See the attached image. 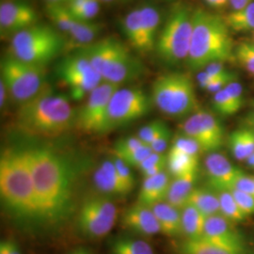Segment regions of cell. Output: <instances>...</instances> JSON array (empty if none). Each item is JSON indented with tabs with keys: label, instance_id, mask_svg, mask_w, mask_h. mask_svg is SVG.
Returning a JSON list of instances; mask_svg holds the SVG:
<instances>
[{
	"label": "cell",
	"instance_id": "obj_55",
	"mask_svg": "<svg viewBox=\"0 0 254 254\" xmlns=\"http://www.w3.org/2000/svg\"><path fill=\"white\" fill-rule=\"evenodd\" d=\"M245 126L246 127H250L254 133V121H252L250 119L245 118Z\"/></svg>",
	"mask_w": 254,
	"mask_h": 254
},
{
	"label": "cell",
	"instance_id": "obj_41",
	"mask_svg": "<svg viewBox=\"0 0 254 254\" xmlns=\"http://www.w3.org/2000/svg\"><path fill=\"white\" fill-rule=\"evenodd\" d=\"M99 3V0H87L80 9L72 14L74 18L79 21H92L100 10Z\"/></svg>",
	"mask_w": 254,
	"mask_h": 254
},
{
	"label": "cell",
	"instance_id": "obj_39",
	"mask_svg": "<svg viewBox=\"0 0 254 254\" xmlns=\"http://www.w3.org/2000/svg\"><path fill=\"white\" fill-rule=\"evenodd\" d=\"M146 145L137 136H129L118 140L113 147V154L115 157L121 158L136 149Z\"/></svg>",
	"mask_w": 254,
	"mask_h": 254
},
{
	"label": "cell",
	"instance_id": "obj_60",
	"mask_svg": "<svg viewBox=\"0 0 254 254\" xmlns=\"http://www.w3.org/2000/svg\"><path fill=\"white\" fill-rule=\"evenodd\" d=\"M100 2H103V3H112L113 1H115V0H99Z\"/></svg>",
	"mask_w": 254,
	"mask_h": 254
},
{
	"label": "cell",
	"instance_id": "obj_51",
	"mask_svg": "<svg viewBox=\"0 0 254 254\" xmlns=\"http://www.w3.org/2000/svg\"><path fill=\"white\" fill-rule=\"evenodd\" d=\"M205 4L213 9H222L228 4H230V0H203Z\"/></svg>",
	"mask_w": 254,
	"mask_h": 254
},
{
	"label": "cell",
	"instance_id": "obj_13",
	"mask_svg": "<svg viewBox=\"0 0 254 254\" xmlns=\"http://www.w3.org/2000/svg\"><path fill=\"white\" fill-rule=\"evenodd\" d=\"M154 103L151 95L138 87L118 88L109 106V131L148 115Z\"/></svg>",
	"mask_w": 254,
	"mask_h": 254
},
{
	"label": "cell",
	"instance_id": "obj_1",
	"mask_svg": "<svg viewBox=\"0 0 254 254\" xmlns=\"http://www.w3.org/2000/svg\"><path fill=\"white\" fill-rule=\"evenodd\" d=\"M34 179L40 223L58 225L73 210L75 171L71 160L46 145L27 148Z\"/></svg>",
	"mask_w": 254,
	"mask_h": 254
},
{
	"label": "cell",
	"instance_id": "obj_17",
	"mask_svg": "<svg viewBox=\"0 0 254 254\" xmlns=\"http://www.w3.org/2000/svg\"><path fill=\"white\" fill-rule=\"evenodd\" d=\"M201 238L238 252H246L245 240L234 223L221 215L208 217Z\"/></svg>",
	"mask_w": 254,
	"mask_h": 254
},
{
	"label": "cell",
	"instance_id": "obj_18",
	"mask_svg": "<svg viewBox=\"0 0 254 254\" xmlns=\"http://www.w3.org/2000/svg\"><path fill=\"white\" fill-rule=\"evenodd\" d=\"M121 225L137 235L151 236L160 233V226L152 207L139 202L128 207L123 213Z\"/></svg>",
	"mask_w": 254,
	"mask_h": 254
},
{
	"label": "cell",
	"instance_id": "obj_28",
	"mask_svg": "<svg viewBox=\"0 0 254 254\" xmlns=\"http://www.w3.org/2000/svg\"><path fill=\"white\" fill-rule=\"evenodd\" d=\"M167 168L168 173L173 178L181 177L191 173H198L199 169V156L190 154L170 152L167 155Z\"/></svg>",
	"mask_w": 254,
	"mask_h": 254
},
{
	"label": "cell",
	"instance_id": "obj_57",
	"mask_svg": "<svg viewBox=\"0 0 254 254\" xmlns=\"http://www.w3.org/2000/svg\"><path fill=\"white\" fill-rule=\"evenodd\" d=\"M0 254H7V251H6V247L3 241H1L0 243Z\"/></svg>",
	"mask_w": 254,
	"mask_h": 254
},
{
	"label": "cell",
	"instance_id": "obj_33",
	"mask_svg": "<svg viewBox=\"0 0 254 254\" xmlns=\"http://www.w3.org/2000/svg\"><path fill=\"white\" fill-rule=\"evenodd\" d=\"M103 26L93 21H79L77 20L72 32L68 35L70 40L79 46L78 48L88 46L95 38L100 34Z\"/></svg>",
	"mask_w": 254,
	"mask_h": 254
},
{
	"label": "cell",
	"instance_id": "obj_9",
	"mask_svg": "<svg viewBox=\"0 0 254 254\" xmlns=\"http://www.w3.org/2000/svg\"><path fill=\"white\" fill-rule=\"evenodd\" d=\"M0 74L9 97L19 106L34 98L47 86L45 66L24 63L9 53L1 59Z\"/></svg>",
	"mask_w": 254,
	"mask_h": 254
},
{
	"label": "cell",
	"instance_id": "obj_45",
	"mask_svg": "<svg viewBox=\"0 0 254 254\" xmlns=\"http://www.w3.org/2000/svg\"><path fill=\"white\" fill-rule=\"evenodd\" d=\"M167 161H168L167 155L153 152L142 163L138 166V169H139L140 173H145L148 170L153 169V168L157 167V166L167 167Z\"/></svg>",
	"mask_w": 254,
	"mask_h": 254
},
{
	"label": "cell",
	"instance_id": "obj_47",
	"mask_svg": "<svg viewBox=\"0 0 254 254\" xmlns=\"http://www.w3.org/2000/svg\"><path fill=\"white\" fill-rule=\"evenodd\" d=\"M172 138V131L169 128L168 130H166L163 132L160 136H158L154 142L150 145L152 148L153 152L154 153H158V154H164V152L168 149L169 143L171 141Z\"/></svg>",
	"mask_w": 254,
	"mask_h": 254
},
{
	"label": "cell",
	"instance_id": "obj_53",
	"mask_svg": "<svg viewBox=\"0 0 254 254\" xmlns=\"http://www.w3.org/2000/svg\"><path fill=\"white\" fill-rule=\"evenodd\" d=\"M254 2V0H230V5L232 6V9H238L244 8Z\"/></svg>",
	"mask_w": 254,
	"mask_h": 254
},
{
	"label": "cell",
	"instance_id": "obj_6",
	"mask_svg": "<svg viewBox=\"0 0 254 254\" xmlns=\"http://www.w3.org/2000/svg\"><path fill=\"white\" fill-rule=\"evenodd\" d=\"M194 9L187 3L173 5L156 41L154 52L168 65L187 63L193 33Z\"/></svg>",
	"mask_w": 254,
	"mask_h": 254
},
{
	"label": "cell",
	"instance_id": "obj_7",
	"mask_svg": "<svg viewBox=\"0 0 254 254\" xmlns=\"http://www.w3.org/2000/svg\"><path fill=\"white\" fill-rule=\"evenodd\" d=\"M65 46L60 30L38 23L11 37L9 54L24 63L46 67L62 54Z\"/></svg>",
	"mask_w": 254,
	"mask_h": 254
},
{
	"label": "cell",
	"instance_id": "obj_50",
	"mask_svg": "<svg viewBox=\"0 0 254 254\" xmlns=\"http://www.w3.org/2000/svg\"><path fill=\"white\" fill-rule=\"evenodd\" d=\"M9 96V91H8L6 85L4 84V82L0 80V107H1V109H3L6 106V103H7Z\"/></svg>",
	"mask_w": 254,
	"mask_h": 254
},
{
	"label": "cell",
	"instance_id": "obj_4",
	"mask_svg": "<svg viewBox=\"0 0 254 254\" xmlns=\"http://www.w3.org/2000/svg\"><path fill=\"white\" fill-rule=\"evenodd\" d=\"M235 48L223 16L200 8L194 9L190 50L186 63L190 70L200 71L209 64L232 62Z\"/></svg>",
	"mask_w": 254,
	"mask_h": 254
},
{
	"label": "cell",
	"instance_id": "obj_56",
	"mask_svg": "<svg viewBox=\"0 0 254 254\" xmlns=\"http://www.w3.org/2000/svg\"><path fill=\"white\" fill-rule=\"evenodd\" d=\"M246 161H247L248 165L250 166V168H252V169L254 170V154H252Z\"/></svg>",
	"mask_w": 254,
	"mask_h": 254
},
{
	"label": "cell",
	"instance_id": "obj_21",
	"mask_svg": "<svg viewBox=\"0 0 254 254\" xmlns=\"http://www.w3.org/2000/svg\"><path fill=\"white\" fill-rule=\"evenodd\" d=\"M138 9L147 54L155 49L156 41L161 29V13L158 8L152 3H144L138 6Z\"/></svg>",
	"mask_w": 254,
	"mask_h": 254
},
{
	"label": "cell",
	"instance_id": "obj_35",
	"mask_svg": "<svg viewBox=\"0 0 254 254\" xmlns=\"http://www.w3.org/2000/svg\"><path fill=\"white\" fill-rule=\"evenodd\" d=\"M212 107L222 117L233 116L240 110L225 89L213 94Z\"/></svg>",
	"mask_w": 254,
	"mask_h": 254
},
{
	"label": "cell",
	"instance_id": "obj_19",
	"mask_svg": "<svg viewBox=\"0 0 254 254\" xmlns=\"http://www.w3.org/2000/svg\"><path fill=\"white\" fill-rule=\"evenodd\" d=\"M170 176V173L164 171L152 177L144 178L138 193L137 202L153 206L165 201L172 182Z\"/></svg>",
	"mask_w": 254,
	"mask_h": 254
},
{
	"label": "cell",
	"instance_id": "obj_26",
	"mask_svg": "<svg viewBox=\"0 0 254 254\" xmlns=\"http://www.w3.org/2000/svg\"><path fill=\"white\" fill-rule=\"evenodd\" d=\"M188 204L198 209L206 218L220 215L218 195L208 189L195 188L190 195Z\"/></svg>",
	"mask_w": 254,
	"mask_h": 254
},
{
	"label": "cell",
	"instance_id": "obj_2",
	"mask_svg": "<svg viewBox=\"0 0 254 254\" xmlns=\"http://www.w3.org/2000/svg\"><path fill=\"white\" fill-rule=\"evenodd\" d=\"M0 196L12 217L40 223L34 179L27 148H7L0 156Z\"/></svg>",
	"mask_w": 254,
	"mask_h": 254
},
{
	"label": "cell",
	"instance_id": "obj_37",
	"mask_svg": "<svg viewBox=\"0 0 254 254\" xmlns=\"http://www.w3.org/2000/svg\"><path fill=\"white\" fill-rule=\"evenodd\" d=\"M170 152H176L182 154H190L200 157L201 149L200 145L190 136L180 133L173 138Z\"/></svg>",
	"mask_w": 254,
	"mask_h": 254
},
{
	"label": "cell",
	"instance_id": "obj_48",
	"mask_svg": "<svg viewBox=\"0 0 254 254\" xmlns=\"http://www.w3.org/2000/svg\"><path fill=\"white\" fill-rule=\"evenodd\" d=\"M234 190L245 192L254 197V177L248 176L243 173L236 180Z\"/></svg>",
	"mask_w": 254,
	"mask_h": 254
},
{
	"label": "cell",
	"instance_id": "obj_32",
	"mask_svg": "<svg viewBox=\"0 0 254 254\" xmlns=\"http://www.w3.org/2000/svg\"><path fill=\"white\" fill-rule=\"evenodd\" d=\"M46 14L54 23L61 32L67 36L72 32L77 20L74 18L71 11L65 4H46Z\"/></svg>",
	"mask_w": 254,
	"mask_h": 254
},
{
	"label": "cell",
	"instance_id": "obj_59",
	"mask_svg": "<svg viewBox=\"0 0 254 254\" xmlns=\"http://www.w3.org/2000/svg\"><path fill=\"white\" fill-rule=\"evenodd\" d=\"M253 107H254V110L251 111V112L248 114V116H247L246 118L250 119V120H252V121H254V102L253 103Z\"/></svg>",
	"mask_w": 254,
	"mask_h": 254
},
{
	"label": "cell",
	"instance_id": "obj_38",
	"mask_svg": "<svg viewBox=\"0 0 254 254\" xmlns=\"http://www.w3.org/2000/svg\"><path fill=\"white\" fill-rule=\"evenodd\" d=\"M169 129V127L160 120H155L141 127L136 136L146 145H151L154 140L163 132Z\"/></svg>",
	"mask_w": 254,
	"mask_h": 254
},
{
	"label": "cell",
	"instance_id": "obj_27",
	"mask_svg": "<svg viewBox=\"0 0 254 254\" xmlns=\"http://www.w3.org/2000/svg\"><path fill=\"white\" fill-rule=\"evenodd\" d=\"M182 230L186 239H200L203 236L206 217L192 205H186L181 210Z\"/></svg>",
	"mask_w": 254,
	"mask_h": 254
},
{
	"label": "cell",
	"instance_id": "obj_10",
	"mask_svg": "<svg viewBox=\"0 0 254 254\" xmlns=\"http://www.w3.org/2000/svg\"><path fill=\"white\" fill-rule=\"evenodd\" d=\"M55 72L69 89L73 100H81L104 82L87 57L77 49L62 58Z\"/></svg>",
	"mask_w": 254,
	"mask_h": 254
},
{
	"label": "cell",
	"instance_id": "obj_5",
	"mask_svg": "<svg viewBox=\"0 0 254 254\" xmlns=\"http://www.w3.org/2000/svg\"><path fill=\"white\" fill-rule=\"evenodd\" d=\"M77 50L87 57L103 81L107 83L121 86L136 80L145 71L139 59L114 37L104 38Z\"/></svg>",
	"mask_w": 254,
	"mask_h": 254
},
{
	"label": "cell",
	"instance_id": "obj_43",
	"mask_svg": "<svg viewBox=\"0 0 254 254\" xmlns=\"http://www.w3.org/2000/svg\"><path fill=\"white\" fill-rule=\"evenodd\" d=\"M234 198L236 199V202L240 206V208L243 210L248 217L254 215V197L247 194L245 192L233 190H231Z\"/></svg>",
	"mask_w": 254,
	"mask_h": 254
},
{
	"label": "cell",
	"instance_id": "obj_61",
	"mask_svg": "<svg viewBox=\"0 0 254 254\" xmlns=\"http://www.w3.org/2000/svg\"><path fill=\"white\" fill-rule=\"evenodd\" d=\"M164 1H168V2H171V1H174V0H164Z\"/></svg>",
	"mask_w": 254,
	"mask_h": 254
},
{
	"label": "cell",
	"instance_id": "obj_54",
	"mask_svg": "<svg viewBox=\"0 0 254 254\" xmlns=\"http://www.w3.org/2000/svg\"><path fill=\"white\" fill-rule=\"evenodd\" d=\"M70 0H46V4H66Z\"/></svg>",
	"mask_w": 254,
	"mask_h": 254
},
{
	"label": "cell",
	"instance_id": "obj_3",
	"mask_svg": "<svg viewBox=\"0 0 254 254\" xmlns=\"http://www.w3.org/2000/svg\"><path fill=\"white\" fill-rule=\"evenodd\" d=\"M75 115L68 98L47 85L34 98L19 106L15 125L27 135L55 137L74 127Z\"/></svg>",
	"mask_w": 254,
	"mask_h": 254
},
{
	"label": "cell",
	"instance_id": "obj_46",
	"mask_svg": "<svg viewBox=\"0 0 254 254\" xmlns=\"http://www.w3.org/2000/svg\"><path fill=\"white\" fill-rule=\"evenodd\" d=\"M225 90L228 91L233 101L235 102L236 107L239 109H242L244 105V96H243V87L240 82L235 80L231 82Z\"/></svg>",
	"mask_w": 254,
	"mask_h": 254
},
{
	"label": "cell",
	"instance_id": "obj_36",
	"mask_svg": "<svg viewBox=\"0 0 254 254\" xmlns=\"http://www.w3.org/2000/svg\"><path fill=\"white\" fill-rule=\"evenodd\" d=\"M235 60L254 76V42L242 41L235 48Z\"/></svg>",
	"mask_w": 254,
	"mask_h": 254
},
{
	"label": "cell",
	"instance_id": "obj_30",
	"mask_svg": "<svg viewBox=\"0 0 254 254\" xmlns=\"http://www.w3.org/2000/svg\"><path fill=\"white\" fill-rule=\"evenodd\" d=\"M223 18L231 31L239 33L254 31V2L244 8L233 9Z\"/></svg>",
	"mask_w": 254,
	"mask_h": 254
},
{
	"label": "cell",
	"instance_id": "obj_34",
	"mask_svg": "<svg viewBox=\"0 0 254 254\" xmlns=\"http://www.w3.org/2000/svg\"><path fill=\"white\" fill-rule=\"evenodd\" d=\"M220 215L233 223L244 221L248 216L240 208L231 191H218Z\"/></svg>",
	"mask_w": 254,
	"mask_h": 254
},
{
	"label": "cell",
	"instance_id": "obj_24",
	"mask_svg": "<svg viewBox=\"0 0 254 254\" xmlns=\"http://www.w3.org/2000/svg\"><path fill=\"white\" fill-rule=\"evenodd\" d=\"M227 144L233 156L239 160H247L254 154V133L244 126L232 132L227 137Z\"/></svg>",
	"mask_w": 254,
	"mask_h": 254
},
{
	"label": "cell",
	"instance_id": "obj_62",
	"mask_svg": "<svg viewBox=\"0 0 254 254\" xmlns=\"http://www.w3.org/2000/svg\"><path fill=\"white\" fill-rule=\"evenodd\" d=\"M122 1H125V2H127V1H129V0H122Z\"/></svg>",
	"mask_w": 254,
	"mask_h": 254
},
{
	"label": "cell",
	"instance_id": "obj_8",
	"mask_svg": "<svg viewBox=\"0 0 254 254\" xmlns=\"http://www.w3.org/2000/svg\"><path fill=\"white\" fill-rule=\"evenodd\" d=\"M151 97L154 106L169 117L188 118L199 110L194 83L190 75L181 72L163 73L156 77Z\"/></svg>",
	"mask_w": 254,
	"mask_h": 254
},
{
	"label": "cell",
	"instance_id": "obj_23",
	"mask_svg": "<svg viewBox=\"0 0 254 254\" xmlns=\"http://www.w3.org/2000/svg\"><path fill=\"white\" fill-rule=\"evenodd\" d=\"M198 173H191L181 177L173 178L171 182L166 200L175 208L182 210L187 204L192 190L196 188Z\"/></svg>",
	"mask_w": 254,
	"mask_h": 254
},
{
	"label": "cell",
	"instance_id": "obj_42",
	"mask_svg": "<svg viewBox=\"0 0 254 254\" xmlns=\"http://www.w3.org/2000/svg\"><path fill=\"white\" fill-rule=\"evenodd\" d=\"M152 153H153L152 148L149 145H144L131 152L130 154L121 157L120 159H122L124 162H126L128 166L138 168V166L142 163Z\"/></svg>",
	"mask_w": 254,
	"mask_h": 254
},
{
	"label": "cell",
	"instance_id": "obj_11",
	"mask_svg": "<svg viewBox=\"0 0 254 254\" xmlns=\"http://www.w3.org/2000/svg\"><path fill=\"white\" fill-rule=\"evenodd\" d=\"M121 86L103 82L87 96L76 111L74 127L84 134L98 135L109 132V106L115 91Z\"/></svg>",
	"mask_w": 254,
	"mask_h": 254
},
{
	"label": "cell",
	"instance_id": "obj_20",
	"mask_svg": "<svg viewBox=\"0 0 254 254\" xmlns=\"http://www.w3.org/2000/svg\"><path fill=\"white\" fill-rule=\"evenodd\" d=\"M93 182L95 188L105 195L125 196L128 194L112 159L105 160L101 164L100 167L94 173Z\"/></svg>",
	"mask_w": 254,
	"mask_h": 254
},
{
	"label": "cell",
	"instance_id": "obj_16",
	"mask_svg": "<svg viewBox=\"0 0 254 254\" xmlns=\"http://www.w3.org/2000/svg\"><path fill=\"white\" fill-rule=\"evenodd\" d=\"M204 169L211 189L218 191H231L243 172L235 167L224 154L211 153L204 159Z\"/></svg>",
	"mask_w": 254,
	"mask_h": 254
},
{
	"label": "cell",
	"instance_id": "obj_22",
	"mask_svg": "<svg viewBox=\"0 0 254 254\" xmlns=\"http://www.w3.org/2000/svg\"><path fill=\"white\" fill-rule=\"evenodd\" d=\"M160 226V233L169 237L183 235L181 210L175 208L167 201L151 206Z\"/></svg>",
	"mask_w": 254,
	"mask_h": 254
},
{
	"label": "cell",
	"instance_id": "obj_31",
	"mask_svg": "<svg viewBox=\"0 0 254 254\" xmlns=\"http://www.w3.org/2000/svg\"><path fill=\"white\" fill-rule=\"evenodd\" d=\"M111 254H154V250L145 240L128 236L117 237L111 241Z\"/></svg>",
	"mask_w": 254,
	"mask_h": 254
},
{
	"label": "cell",
	"instance_id": "obj_25",
	"mask_svg": "<svg viewBox=\"0 0 254 254\" xmlns=\"http://www.w3.org/2000/svg\"><path fill=\"white\" fill-rule=\"evenodd\" d=\"M121 29L126 37L127 42L134 49L139 53L146 54L144 39L142 34L140 13L139 9L136 7L127 12L126 16L121 21Z\"/></svg>",
	"mask_w": 254,
	"mask_h": 254
},
{
	"label": "cell",
	"instance_id": "obj_14",
	"mask_svg": "<svg viewBox=\"0 0 254 254\" xmlns=\"http://www.w3.org/2000/svg\"><path fill=\"white\" fill-rule=\"evenodd\" d=\"M181 133L194 139L202 153L218 152L225 143V129L214 114L199 109L185 120Z\"/></svg>",
	"mask_w": 254,
	"mask_h": 254
},
{
	"label": "cell",
	"instance_id": "obj_52",
	"mask_svg": "<svg viewBox=\"0 0 254 254\" xmlns=\"http://www.w3.org/2000/svg\"><path fill=\"white\" fill-rule=\"evenodd\" d=\"M5 247H6V251L7 254H21V252L19 250L18 246L11 240H3Z\"/></svg>",
	"mask_w": 254,
	"mask_h": 254
},
{
	"label": "cell",
	"instance_id": "obj_15",
	"mask_svg": "<svg viewBox=\"0 0 254 254\" xmlns=\"http://www.w3.org/2000/svg\"><path fill=\"white\" fill-rule=\"evenodd\" d=\"M39 23L36 9L21 0L2 1L0 5L1 36L12 37L19 31Z\"/></svg>",
	"mask_w": 254,
	"mask_h": 254
},
{
	"label": "cell",
	"instance_id": "obj_49",
	"mask_svg": "<svg viewBox=\"0 0 254 254\" xmlns=\"http://www.w3.org/2000/svg\"><path fill=\"white\" fill-rule=\"evenodd\" d=\"M202 71L208 73L213 79L220 77L229 72L225 68L224 64H221V63H214V64H209Z\"/></svg>",
	"mask_w": 254,
	"mask_h": 254
},
{
	"label": "cell",
	"instance_id": "obj_40",
	"mask_svg": "<svg viewBox=\"0 0 254 254\" xmlns=\"http://www.w3.org/2000/svg\"><path fill=\"white\" fill-rule=\"evenodd\" d=\"M112 161L116 167L119 176L123 182L124 186L126 187L128 193H130L131 191L134 190L135 185H136V180H135L134 174L132 173L131 170H130V166H128L122 159H120L118 157H115V156L112 158Z\"/></svg>",
	"mask_w": 254,
	"mask_h": 254
},
{
	"label": "cell",
	"instance_id": "obj_29",
	"mask_svg": "<svg viewBox=\"0 0 254 254\" xmlns=\"http://www.w3.org/2000/svg\"><path fill=\"white\" fill-rule=\"evenodd\" d=\"M180 254H247L215 244L206 239H186L178 247Z\"/></svg>",
	"mask_w": 254,
	"mask_h": 254
},
{
	"label": "cell",
	"instance_id": "obj_12",
	"mask_svg": "<svg viewBox=\"0 0 254 254\" xmlns=\"http://www.w3.org/2000/svg\"><path fill=\"white\" fill-rule=\"evenodd\" d=\"M117 207L109 197L95 195L83 200L76 217V227L83 236L101 238L113 229Z\"/></svg>",
	"mask_w": 254,
	"mask_h": 254
},
{
	"label": "cell",
	"instance_id": "obj_58",
	"mask_svg": "<svg viewBox=\"0 0 254 254\" xmlns=\"http://www.w3.org/2000/svg\"><path fill=\"white\" fill-rule=\"evenodd\" d=\"M71 254H91L89 252H87V251H85V250H77V251H75V252H73Z\"/></svg>",
	"mask_w": 254,
	"mask_h": 254
},
{
	"label": "cell",
	"instance_id": "obj_44",
	"mask_svg": "<svg viewBox=\"0 0 254 254\" xmlns=\"http://www.w3.org/2000/svg\"><path fill=\"white\" fill-rule=\"evenodd\" d=\"M236 79H237L236 73L229 71L224 75L218 77V78H215L213 81L209 84L205 91L215 94L216 92L225 89L231 82L235 81Z\"/></svg>",
	"mask_w": 254,
	"mask_h": 254
}]
</instances>
